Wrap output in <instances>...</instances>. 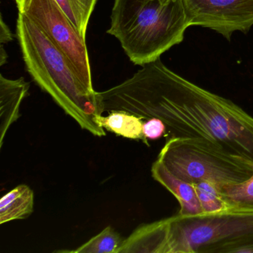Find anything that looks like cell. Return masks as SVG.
Wrapping results in <instances>:
<instances>
[{"label": "cell", "mask_w": 253, "mask_h": 253, "mask_svg": "<svg viewBox=\"0 0 253 253\" xmlns=\"http://www.w3.org/2000/svg\"><path fill=\"white\" fill-rule=\"evenodd\" d=\"M100 94L104 112L158 118L167 126V139H206L253 164V117L170 70L161 58Z\"/></svg>", "instance_id": "obj_1"}, {"label": "cell", "mask_w": 253, "mask_h": 253, "mask_svg": "<svg viewBox=\"0 0 253 253\" xmlns=\"http://www.w3.org/2000/svg\"><path fill=\"white\" fill-rule=\"evenodd\" d=\"M17 38L28 72L37 84L82 129L97 137L106 136L97 121L104 112L100 92L82 82L64 53L22 12L17 21Z\"/></svg>", "instance_id": "obj_2"}, {"label": "cell", "mask_w": 253, "mask_h": 253, "mask_svg": "<svg viewBox=\"0 0 253 253\" xmlns=\"http://www.w3.org/2000/svg\"><path fill=\"white\" fill-rule=\"evenodd\" d=\"M190 26L183 0H115L107 33L143 66L183 42Z\"/></svg>", "instance_id": "obj_3"}, {"label": "cell", "mask_w": 253, "mask_h": 253, "mask_svg": "<svg viewBox=\"0 0 253 253\" xmlns=\"http://www.w3.org/2000/svg\"><path fill=\"white\" fill-rule=\"evenodd\" d=\"M158 159L176 177L192 184L210 181L222 186L244 181L253 173L251 162L204 138L167 139Z\"/></svg>", "instance_id": "obj_4"}, {"label": "cell", "mask_w": 253, "mask_h": 253, "mask_svg": "<svg viewBox=\"0 0 253 253\" xmlns=\"http://www.w3.org/2000/svg\"><path fill=\"white\" fill-rule=\"evenodd\" d=\"M164 253H218L225 246L253 238V213L167 217Z\"/></svg>", "instance_id": "obj_5"}, {"label": "cell", "mask_w": 253, "mask_h": 253, "mask_svg": "<svg viewBox=\"0 0 253 253\" xmlns=\"http://www.w3.org/2000/svg\"><path fill=\"white\" fill-rule=\"evenodd\" d=\"M17 5L19 12L27 16L64 53L82 82L94 89L85 40L55 0H23Z\"/></svg>", "instance_id": "obj_6"}, {"label": "cell", "mask_w": 253, "mask_h": 253, "mask_svg": "<svg viewBox=\"0 0 253 253\" xmlns=\"http://www.w3.org/2000/svg\"><path fill=\"white\" fill-rule=\"evenodd\" d=\"M191 26L214 31L230 41L253 26V0H183Z\"/></svg>", "instance_id": "obj_7"}, {"label": "cell", "mask_w": 253, "mask_h": 253, "mask_svg": "<svg viewBox=\"0 0 253 253\" xmlns=\"http://www.w3.org/2000/svg\"><path fill=\"white\" fill-rule=\"evenodd\" d=\"M29 88L30 84L23 78L10 80L0 75V149L10 127L20 118V106Z\"/></svg>", "instance_id": "obj_8"}, {"label": "cell", "mask_w": 253, "mask_h": 253, "mask_svg": "<svg viewBox=\"0 0 253 253\" xmlns=\"http://www.w3.org/2000/svg\"><path fill=\"white\" fill-rule=\"evenodd\" d=\"M151 172L152 177L169 191L178 201L180 210L177 214L180 216L203 214L194 184L176 177L158 158L152 164Z\"/></svg>", "instance_id": "obj_9"}, {"label": "cell", "mask_w": 253, "mask_h": 253, "mask_svg": "<svg viewBox=\"0 0 253 253\" xmlns=\"http://www.w3.org/2000/svg\"><path fill=\"white\" fill-rule=\"evenodd\" d=\"M167 232V218L141 225L124 239L118 253H164Z\"/></svg>", "instance_id": "obj_10"}, {"label": "cell", "mask_w": 253, "mask_h": 253, "mask_svg": "<svg viewBox=\"0 0 253 253\" xmlns=\"http://www.w3.org/2000/svg\"><path fill=\"white\" fill-rule=\"evenodd\" d=\"M35 195L26 184L19 185L0 200V224L27 218L34 211Z\"/></svg>", "instance_id": "obj_11"}, {"label": "cell", "mask_w": 253, "mask_h": 253, "mask_svg": "<svg viewBox=\"0 0 253 253\" xmlns=\"http://www.w3.org/2000/svg\"><path fill=\"white\" fill-rule=\"evenodd\" d=\"M98 124L103 128L118 136L145 141L143 118L125 112H111L108 116H100Z\"/></svg>", "instance_id": "obj_12"}, {"label": "cell", "mask_w": 253, "mask_h": 253, "mask_svg": "<svg viewBox=\"0 0 253 253\" xmlns=\"http://www.w3.org/2000/svg\"><path fill=\"white\" fill-rule=\"evenodd\" d=\"M227 212L253 213V173L243 182L220 186Z\"/></svg>", "instance_id": "obj_13"}, {"label": "cell", "mask_w": 253, "mask_h": 253, "mask_svg": "<svg viewBox=\"0 0 253 253\" xmlns=\"http://www.w3.org/2000/svg\"><path fill=\"white\" fill-rule=\"evenodd\" d=\"M73 23L81 36L85 40L90 17L97 0H55Z\"/></svg>", "instance_id": "obj_14"}, {"label": "cell", "mask_w": 253, "mask_h": 253, "mask_svg": "<svg viewBox=\"0 0 253 253\" xmlns=\"http://www.w3.org/2000/svg\"><path fill=\"white\" fill-rule=\"evenodd\" d=\"M124 239L111 226L91 238L89 241L72 251H58L76 253H118Z\"/></svg>", "instance_id": "obj_15"}, {"label": "cell", "mask_w": 253, "mask_h": 253, "mask_svg": "<svg viewBox=\"0 0 253 253\" xmlns=\"http://www.w3.org/2000/svg\"><path fill=\"white\" fill-rule=\"evenodd\" d=\"M194 186L203 214L227 212V207L222 197L220 186L210 181L199 182L195 183Z\"/></svg>", "instance_id": "obj_16"}, {"label": "cell", "mask_w": 253, "mask_h": 253, "mask_svg": "<svg viewBox=\"0 0 253 253\" xmlns=\"http://www.w3.org/2000/svg\"><path fill=\"white\" fill-rule=\"evenodd\" d=\"M143 135L145 144L149 146V140H156L167 136V126L158 118H149L143 122Z\"/></svg>", "instance_id": "obj_17"}, {"label": "cell", "mask_w": 253, "mask_h": 253, "mask_svg": "<svg viewBox=\"0 0 253 253\" xmlns=\"http://www.w3.org/2000/svg\"><path fill=\"white\" fill-rule=\"evenodd\" d=\"M218 253H253V238H246L225 246Z\"/></svg>", "instance_id": "obj_18"}, {"label": "cell", "mask_w": 253, "mask_h": 253, "mask_svg": "<svg viewBox=\"0 0 253 253\" xmlns=\"http://www.w3.org/2000/svg\"><path fill=\"white\" fill-rule=\"evenodd\" d=\"M14 40L12 33L6 23L4 22L2 16L0 19V42L1 44L8 43Z\"/></svg>", "instance_id": "obj_19"}, {"label": "cell", "mask_w": 253, "mask_h": 253, "mask_svg": "<svg viewBox=\"0 0 253 253\" xmlns=\"http://www.w3.org/2000/svg\"><path fill=\"white\" fill-rule=\"evenodd\" d=\"M8 60V54L6 51L4 49L3 45L1 44V48H0V66H2L7 63Z\"/></svg>", "instance_id": "obj_20"}, {"label": "cell", "mask_w": 253, "mask_h": 253, "mask_svg": "<svg viewBox=\"0 0 253 253\" xmlns=\"http://www.w3.org/2000/svg\"><path fill=\"white\" fill-rule=\"evenodd\" d=\"M16 1V3H17V5H18L19 3H20V2H22V1H23V0H15Z\"/></svg>", "instance_id": "obj_21"}]
</instances>
